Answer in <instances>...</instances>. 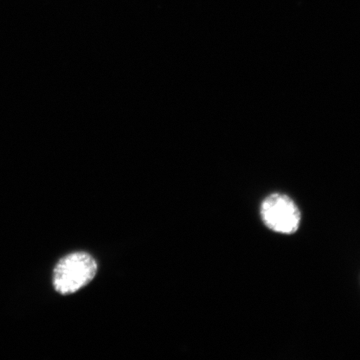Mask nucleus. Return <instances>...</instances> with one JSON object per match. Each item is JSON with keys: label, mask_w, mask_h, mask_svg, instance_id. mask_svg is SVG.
Wrapping results in <instances>:
<instances>
[{"label": "nucleus", "mask_w": 360, "mask_h": 360, "mask_svg": "<svg viewBox=\"0 0 360 360\" xmlns=\"http://www.w3.org/2000/svg\"><path fill=\"white\" fill-rule=\"evenodd\" d=\"M96 259L86 252H75L61 258L53 270L54 290L63 295L84 288L96 276Z\"/></svg>", "instance_id": "1"}, {"label": "nucleus", "mask_w": 360, "mask_h": 360, "mask_svg": "<svg viewBox=\"0 0 360 360\" xmlns=\"http://www.w3.org/2000/svg\"><path fill=\"white\" fill-rule=\"evenodd\" d=\"M260 215L270 231L281 234L295 233L302 220L295 201L281 193H274L265 198L260 207Z\"/></svg>", "instance_id": "2"}]
</instances>
